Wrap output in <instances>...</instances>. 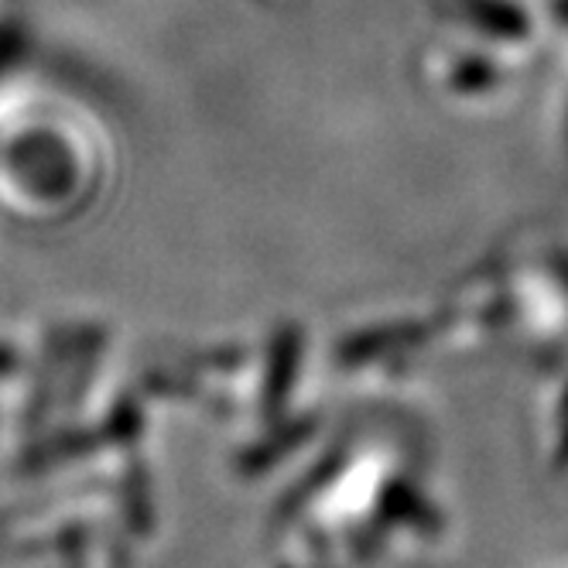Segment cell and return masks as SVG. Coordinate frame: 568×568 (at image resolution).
Returning <instances> with one entry per match:
<instances>
[{"mask_svg": "<svg viewBox=\"0 0 568 568\" xmlns=\"http://www.w3.org/2000/svg\"><path fill=\"white\" fill-rule=\"evenodd\" d=\"M463 11L497 38H524L531 28L514 0H463Z\"/></svg>", "mask_w": 568, "mask_h": 568, "instance_id": "6da1fadb", "label": "cell"}, {"mask_svg": "<svg viewBox=\"0 0 568 568\" xmlns=\"http://www.w3.org/2000/svg\"><path fill=\"white\" fill-rule=\"evenodd\" d=\"M500 79V72L490 62H479V59H466L456 72H453V87L463 90H483V87H494Z\"/></svg>", "mask_w": 568, "mask_h": 568, "instance_id": "7a4b0ae2", "label": "cell"}, {"mask_svg": "<svg viewBox=\"0 0 568 568\" xmlns=\"http://www.w3.org/2000/svg\"><path fill=\"white\" fill-rule=\"evenodd\" d=\"M555 11H558V18L568 21V0H555Z\"/></svg>", "mask_w": 568, "mask_h": 568, "instance_id": "3957f363", "label": "cell"}]
</instances>
